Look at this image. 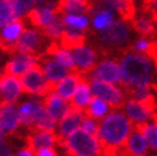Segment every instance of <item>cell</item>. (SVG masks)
I'll list each match as a JSON object with an SVG mask.
<instances>
[{
	"label": "cell",
	"instance_id": "cell-7",
	"mask_svg": "<svg viewBox=\"0 0 157 156\" xmlns=\"http://www.w3.org/2000/svg\"><path fill=\"white\" fill-rule=\"evenodd\" d=\"M127 116L133 123H143L152 118L153 113H156L157 101L155 96H151L147 100H134L128 99L124 103Z\"/></svg>",
	"mask_w": 157,
	"mask_h": 156
},
{
	"label": "cell",
	"instance_id": "cell-5",
	"mask_svg": "<svg viewBox=\"0 0 157 156\" xmlns=\"http://www.w3.org/2000/svg\"><path fill=\"white\" fill-rule=\"evenodd\" d=\"M21 87L22 92L27 95H36L44 97L49 92L52 91L54 86L46 80L45 73L42 71L41 65L36 63L32 68H29L27 72H25L21 76Z\"/></svg>",
	"mask_w": 157,
	"mask_h": 156
},
{
	"label": "cell",
	"instance_id": "cell-42",
	"mask_svg": "<svg viewBox=\"0 0 157 156\" xmlns=\"http://www.w3.org/2000/svg\"><path fill=\"white\" fill-rule=\"evenodd\" d=\"M152 61H153V64H155V65H156V68H157V55H156V58H155Z\"/></svg>",
	"mask_w": 157,
	"mask_h": 156
},
{
	"label": "cell",
	"instance_id": "cell-14",
	"mask_svg": "<svg viewBox=\"0 0 157 156\" xmlns=\"http://www.w3.org/2000/svg\"><path fill=\"white\" fill-rule=\"evenodd\" d=\"M26 145L29 150L35 154L41 149H48L58 145V135L55 132L31 129L29 133L26 136Z\"/></svg>",
	"mask_w": 157,
	"mask_h": 156
},
{
	"label": "cell",
	"instance_id": "cell-15",
	"mask_svg": "<svg viewBox=\"0 0 157 156\" xmlns=\"http://www.w3.org/2000/svg\"><path fill=\"white\" fill-rule=\"evenodd\" d=\"M84 118V110L72 106L69 104V109L59 120V137L67 138L70 133H73L75 129L79 128L82 119Z\"/></svg>",
	"mask_w": 157,
	"mask_h": 156
},
{
	"label": "cell",
	"instance_id": "cell-31",
	"mask_svg": "<svg viewBox=\"0 0 157 156\" xmlns=\"http://www.w3.org/2000/svg\"><path fill=\"white\" fill-rule=\"evenodd\" d=\"M113 22H114L113 12L102 8V9L98 10L95 15H93V23H92L93 29L95 31H102V29L107 28Z\"/></svg>",
	"mask_w": 157,
	"mask_h": 156
},
{
	"label": "cell",
	"instance_id": "cell-35",
	"mask_svg": "<svg viewBox=\"0 0 157 156\" xmlns=\"http://www.w3.org/2000/svg\"><path fill=\"white\" fill-rule=\"evenodd\" d=\"M142 13L146 14L157 13V0H143Z\"/></svg>",
	"mask_w": 157,
	"mask_h": 156
},
{
	"label": "cell",
	"instance_id": "cell-1",
	"mask_svg": "<svg viewBox=\"0 0 157 156\" xmlns=\"http://www.w3.org/2000/svg\"><path fill=\"white\" fill-rule=\"evenodd\" d=\"M119 65L121 71V83L123 88L129 87H142L153 82L155 71L151 59L144 54L124 49L119 53Z\"/></svg>",
	"mask_w": 157,
	"mask_h": 156
},
{
	"label": "cell",
	"instance_id": "cell-10",
	"mask_svg": "<svg viewBox=\"0 0 157 156\" xmlns=\"http://www.w3.org/2000/svg\"><path fill=\"white\" fill-rule=\"evenodd\" d=\"M88 81L97 80L104 81L107 83H121V71L120 65L116 60L113 59H104L98 64L95 65V68L86 76Z\"/></svg>",
	"mask_w": 157,
	"mask_h": 156
},
{
	"label": "cell",
	"instance_id": "cell-30",
	"mask_svg": "<svg viewBox=\"0 0 157 156\" xmlns=\"http://www.w3.org/2000/svg\"><path fill=\"white\" fill-rule=\"evenodd\" d=\"M63 15V22L67 27H72L79 31L88 32V26H90V19L87 15H72V14H61Z\"/></svg>",
	"mask_w": 157,
	"mask_h": 156
},
{
	"label": "cell",
	"instance_id": "cell-38",
	"mask_svg": "<svg viewBox=\"0 0 157 156\" xmlns=\"http://www.w3.org/2000/svg\"><path fill=\"white\" fill-rule=\"evenodd\" d=\"M15 156H36V154L32 150H29L28 147H25V149H22L21 151L15 154Z\"/></svg>",
	"mask_w": 157,
	"mask_h": 156
},
{
	"label": "cell",
	"instance_id": "cell-22",
	"mask_svg": "<svg viewBox=\"0 0 157 156\" xmlns=\"http://www.w3.org/2000/svg\"><path fill=\"white\" fill-rule=\"evenodd\" d=\"M129 25L136 31V33H138L140 37L150 38V40L157 38V27L150 14H146V13L136 14V17L133 18V21Z\"/></svg>",
	"mask_w": 157,
	"mask_h": 156
},
{
	"label": "cell",
	"instance_id": "cell-12",
	"mask_svg": "<svg viewBox=\"0 0 157 156\" xmlns=\"http://www.w3.org/2000/svg\"><path fill=\"white\" fill-rule=\"evenodd\" d=\"M72 55L75 63L77 72L83 76H87L97 64V51L92 49L91 46L83 45L77 49H73Z\"/></svg>",
	"mask_w": 157,
	"mask_h": 156
},
{
	"label": "cell",
	"instance_id": "cell-2",
	"mask_svg": "<svg viewBox=\"0 0 157 156\" xmlns=\"http://www.w3.org/2000/svg\"><path fill=\"white\" fill-rule=\"evenodd\" d=\"M134 129L133 122L121 111H113L100 123L97 139L102 149H123Z\"/></svg>",
	"mask_w": 157,
	"mask_h": 156
},
{
	"label": "cell",
	"instance_id": "cell-21",
	"mask_svg": "<svg viewBox=\"0 0 157 156\" xmlns=\"http://www.w3.org/2000/svg\"><path fill=\"white\" fill-rule=\"evenodd\" d=\"M56 127L58 122L48 114L41 104V100H35V107L32 113V129L55 132Z\"/></svg>",
	"mask_w": 157,
	"mask_h": 156
},
{
	"label": "cell",
	"instance_id": "cell-13",
	"mask_svg": "<svg viewBox=\"0 0 157 156\" xmlns=\"http://www.w3.org/2000/svg\"><path fill=\"white\" fill-rule=\"evenodd\" d=\"M37 61L42 68L46 80H48L52 86L70 73V71L68 68L61 65L59 61H56L54 58H51L49 55H46V54H41V55L37 58Z\"/></svg>",
	"mask_w": 157,
	"mask_h": 156
},
{
	"label": "cell",
	"instance_id": "cell-41",
	"mask_svg": "<svg viewBox=\"0 0 157 156\" xmlns=\"http://www.w3.org/2000/svg\"><path fill=\"white\" fill-rule=\"evenodd\" d=\"M151 90H153L157 93V82H152L151 83Z\"/></svg>",
	"mask_w": 157,
	"mask_h": 156
},
{
	"label": "cell",
	"instance_id": "cell-18",
	"mask_svg": "<svg viewBox=\"0 0 157 156\" xmlns=\"http://www.w3.org/2000/svg\"><path fill=\"white\" fill-rule=\"evenodd\" d=\"M41 104L45 107V110L48 111V114L55 120H60L63 118V115L67 113L69 109V103L67 100L61 99L56 92H49L48 95H45L41 99Z\"/></svg>",
	"mask_w": 157,
	"mask_h": 156
},
{
	"label": "cell",
	"instance_id": "cell-37",
	"mask_svg": "<svg viewBox=\"0 0 157 156\" xmlns=\"http://www.w3.org/2000/svg\"><path fill=\"white\" fill-rule=\"evenodd\" d=\"M0 156H13V149L10 145L4 142L0 146Z\"/></svg>",
	"mask_w": 157,
	"mask_h": 156
},
{
	"label": "cell",
	"instance_id": "cell-4",
	"mask_svg": "<svg viewBox=\"0 0 157 156\" xmlns=\"http://www.w3.org/2000/svg\"><path fill=\"white\" fill-rule=\"evenodd\" d=\"M58 146L65 151L67 156H101V145L97 137L88 135L82 128L75 129L67 138L58 135Z\"/></svg>",
	"mask_w": 157,
	"mask_h": 156
},
{
	"label": "cell",
	"instance_id": "cell-19",
	"mask_svg": "<svg viewBox=\"0 0 157 156\" xmlns=\"http://www.w3.org/2000/svg\"><path fill=\"white\" fill-rule=\"evenodd\" d=\"M37 63V57L28 55V54H15V55L5 64L3 73L9 76H22L27 72L29 68H32Z\"/></svg>",
	"mask_w": 157,
	"mask_h": 156
},
{
	"label": "cell",
	"instance_id": "cell-44",
	"mask_svg": "<svg viewBox=\"0 0 157 156\" xmlns=\"http://www.w3.org/2000/svg\"><path fill=\"white\" fill-rule=\"evenodd\" d=\"M0 42H2V36H0Z\"/></svg>",
	"mask_w": 157,
	"mask_h": 156
},
{
	"label": "cell",
	"instance_id": "cell-3",
	"mask_svg": "<svg viewBox=\"0 0 157 156\" xmlns=\"http://www.w3.org/2000/svg\"><path fill=\"white\" fill-rule=\"evenodd\" d=\"M93 35L100 44V53L104 55H109L114 51H123L129 46L130 41V29L123 21H114L107 28L95 31Z\"/></svg>",
	"mask_w": 157,
	"mask_h": 156
},
{
	"label": "cell",
	"instance_id": "cell-17",
	"mask_svg": "<svg viewBox=\"0 0 157 156\" xmlns=\"http://www.w3.org/2000/svg\"><path fill=\"white\" fill-rule=\"evenodd\" d=\"M105 9L115 10L125 23H130L137 14L134 0H97Z\"/></svg>",
	"mask_w": 157,
	"mask_h": 156
},
{
	"label": "cell",
	"instance_id": "cell-39",
	"mask_svg": "<svg viewBox=\"0 0 157 156\" xmlns=\"http://www.w3.org/2000/svg\"><path fill=\"white\" fill-rule=\"evenodd\" d=\"M5 137H6V136L3 133L2 131H0V146H2V145L5 142Z\"/></svg>",
	"mask_w": 157,
	"mask_h": 156
},
{
	"label": "cell",
	"instance_id": "cell-20",
	"mask_svg": "<svg viewBox=\"0 0 157 156\" xmlns=\"http://www.w3.org/2000/svg\"><path fill=\"white\" fill-rule=\"evenodd\" d=\"M54 6H55V4L49 3L42 6L33 8V9L27 14V19L29 21V23L33 27L41 31L42 28L51 25L55 17H56V14L54 12Z\"/></svg>",
	"mask_w": 157,
	"mask_h": 156
},
{
	"label": "cell",
	"instance_id": "cell-43",
	"mask_svg": "<svg viewBox=\"0 0 157 156\" xmlns=\"http://www.w3.org/2000/svg\"><path fill=\"white\" fill-rule=\"evenodd\" d=\"M36 2H38V3H44L45 0H36Z\"/></svg>",
	"mask_w": 157,
	"mask_h": 156
},
{
	"label": "cell",
	"instance_id": "cell-9",
	"mask_svg": "<svg viewBox=\"0 0 157 156\" xmlns=\"http://www.w3.org/2000/svg\"><path fill=\"white\" fill-rule=\"evenodd\" d=\"M90 86H91V92H93V95L96 97L105 101L109 105V107L115 110V109H121L124 106L125 103L124 93L119 87H116L113 83L92 80L90 81Z\"/></svg>",
	"mask_w": 157,
	"mask_h": 156
},
{
	"label": "cell",
	"instance_id": "cell-36",
	"mask_svg": "<svg viewBox=\"0 0 157 156\" xmlns=\"http://www.w3.org/2000/svg\"><path fill=\"white\" fill-rule=\"evenodd\" d=\"M36 156H58V154L54 150V147H48V149L38 150L36 152Z\"/></svg>",
	"mask_w": 157,
	"mask_h": 156
},
{
	"label": "cell",
	"instance_id": "cell-29",
	"mask_svg": "<svg viewBox=\"0 0 157 156\" xmlns=\"http://www.w3.org/2000/svg\"><path fill=\"white\" fill-rule=\"evenodd\" d=\"M64 28H65V25H64V22H63V15L56 14V17H55L51 25L41 29V33L51 41H58Z\"/></svg>",
	"mask_w": 157,
	"mask_h": 156
},
{
	"label": "cell",
	"instance_id": "cell-24",
	"mask_svg": "<svg viewBox=\"0 0 157 156\" xmlns=\"http://www.w3.org/2000/svg\"><path fill=\"white\" fill-rule=\"evenodd\" d=\"M86 40H87V32L65 26L58 42L60 45V48L65 50H73L79 48V46H83L86 44Z\"/></svg>",
	"mask_w": 157,
	"mask_h": 156
},
{
	"label": "cell",
	"instance_id": "cell-25",
	"mask_svg": "<svg viewBox=\"0 0 157 156\" xmlns=\"http://www.w3.org/2000/svg\"><path fill=\"white\" fill-rule=\"evenodd\" d=\"M92 100V95H91V86H90V81L88 78L82 74V78L79 83L77 86V90L74 92V96L70 100V105L75 106L78 109H82L84 110L86 107L88 106L90 101Z\"/></svg>",
	"mask_w": 157,
	"mask_h": 156
},
{
	"label": "cell",
	"instance_id": "cell-8",
	"mask_svg": "<svg viewBox=\"0 0 157 156\" xmlns=\"http://www.w3.org/2000/svg\"><path fill=\"white\" fill-rule=\"evenodd\" d=\"M97 0H59L54 6L55 14H72V15H95L101 10Z\"/></svg>",
	"mask_w": 157,
	"mask_h": 156
},
{
	"label": "cell",
	"instance_id": "cell-34",
	"mask_svg": "<svg viewBox=\"0 0 157 156\" xmlns=\"http://www.w3.org/2000/svg\"><path fill=\"white\" fill-rule=\"evenodd\" d=\"M81 128L84 132H87L88 135L97 137L98 136V129H100V123H97L95 119L88 118V116L84 115V118L82 119V123H81Z\"/></svg>",
	"mask_w": 157,
	"mask_h": 156
},
{
	"label": "cell",
	"instance_id": "cell-16",
	"mask_svg": "<svg viewBox=\"0 0 157 156\" xmlns=\"http://www.w3.org/2000/svg\"><path fill=\"white\" fill-rule=\"evenodd\" d=\"M22 93L21 82L17 77L5 74L2 71L0 74V97L4 103H17Z\"/></svg>",
	"mask_w": 157,
	"mask_h": 156
},
{
	"label": "cell",
	"instance_id": "cell-6",
	"mask_svg": "<svg viewBox=\"0 0 157 156\" xmlns=\"http://www.w3.org/2000/svg\"><path fill=\"white\" fill-rule=\"evenodd\" d=\"M45 41L46 37L41 33L40 29L25 28L15 44V54H28L38 58L41 54H44Z\"/></svg>",
	"mask_w": 157,
	"mask_h": 156
},
{
	"label": "cell",
	"instance_id": "cell-28",
	"mask_svg": "<svg viewBox=\"0 0 157 156\" xmlns=\"http://www.w3.org/2000/svg\"><path fill=\"white\" fill-rule=\"evenodd\" d=\"M109 111V105L98 97H92L90 101L88 106L84 109V115L92 119H101L102 116H105Z\"/></svg>",
	"mask_w": 157,
	"mask_h": 156
},
{
	"label": "cell",
	"instance_id": "cell-27",
	"mask_svg": "<svg viewBox=\"0 0 157 156\" xmlns=\"http://www.w3.org/2000/svg\"><path fill=\"white\" fill-rule=\"evenodd\" d=\"M134 129H137L140 135L143 136L147 146L151 150L157 151V124L155 123H136Z\"/></svg>",
	"mask_w": 157,
	"mask_h": 156
},
{
	"label": "cell",
	"instance_id": "cell-40",
	"mask_svg": "<svg viewBox=\"0 0 157 156\" xmlns=\"http://www.w3.org/2000/svg\"><path fill=\"white\" fill-rule=\"evenodd\" d=\"M151 15V18H152V21L155 22V25L157 26V13H152V14H150Z\"/></svg>",
	"mask_w": 157,
	"mask_h": 156
},
{
	"label": "cell",
	"instance_id": "cell-32",
	"mask_svg": "<svg viewBox=\"0 0 157 156\" xmlns=\"http://www.w3.org/2000/svg\"><path fill=\"white\" fill-rule=\"evenodd\" d=\"M12 6L15 14V18L27 17V14L35 8L36 0H10Z\"/></svg>",
	"mask_w": 157,
	"mask_h": 156
},
{
	"label": "cell",
	"instance_id": "cell-26",
	"mask_svg": "<svg viewBox=\"0 0 157 156\" xmlns=\"http://www.w3.org/2000/svg\"><path fill=\"white\" fill-rule=\"evenodd\" d=\"M147 143L137 129H133L124 146L125 156H147Z\"/></svg>",
	"mask_w": 157,
	"mask_h": 156
},
{
	"label": "cell",
	"instance_id": "cell-11",
	"mask_svg": "<svg viewBox=\"0 0 157 156\" xmlns=\"http://www.w3.org/2000/svg\"><path fill=\"white\" fill-rule=\"evenodd\" d=\"M21 126L19 110L14 104L3 103L0 104V131L5 136L14 135Z\"/></svg>",
	"mask_w": 157,
	"mask_h": 156
},
{
	"label": "cell",
	"instance_id": "cell-23",
	"mask_svg": "<svg viewBox=\"0 0 157 156\" xmlns=\"http://www.w3.org/2000/svg\"><path fill=\"white\" fill-rule=\"evenodd\" d=\"M82 78V74L78 72H70L67 77L60 80L58 83L54 84L52 91L56 92L58 95L67 101H70L74 96V92L77 90V86Z\"/></svg>",
	"mask_w": 157,
	"mask_h": 156
},
{
	"label": "cell",
	"instance_id": "cell-33",
	"mask_svg": "<svg viewBox=\"0 0 157 156\" xmlns=\"http://www.w3.org/2000/svg\"><path fill=\"white\" fill-rule=\"evenodd\" d=\"M15 19V14L10 0H0V29Z\"/></svg>",
	"mask_w": 157,
	"mask_h": 156
}]
</instances>
